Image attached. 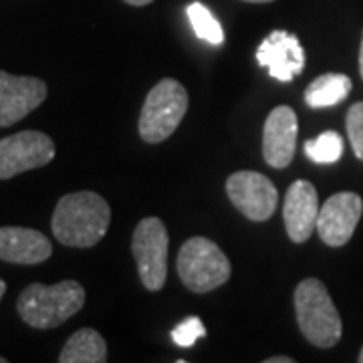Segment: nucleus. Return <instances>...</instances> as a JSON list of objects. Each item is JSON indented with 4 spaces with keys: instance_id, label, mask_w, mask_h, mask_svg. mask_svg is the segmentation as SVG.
Instances as JSON below:
<instances>
[{
    "instance_id": "obj_1",
    "label": "nucleus",
    "mask_w": 363,
    "mask_h": 363,
    "mask_svg": "<svg viewBox=\"0 0 363 363\" xmlns=\"http://www.w3.org/2000/svg\"><path fill=\"white\" fill-rule=\"evenodd\" d=\"M111 208L95 192H73L63 196L52 214L55 238L65 247H95L109 228Z\"/></svg>"
},
{
    "instance_id": "obj_2",
    "label": "nucleus",
    "mask_w": 363,
    "mask_h": 363,
    "mask_svg": "<svg viewBox=\"0 0 363 363\" xmlns=\"http://www.w3.org/2000/svg\"><path fill=\"white\" fill-rule=\"evenodd\" d=\"M85 305V289L77 281L57 285L33 283L21 293L16 311L26 325L35 329H52L77 315Z\"/></svg>"
},
{
    "instance_id": "obj_3",
    "label": "nucleus",
    "mask_w": 363,
    "mask_h": 363,
    "mask_svg": "<svg viewBox=\"0 0 363 363\" xmlns=\"http://www.w3.org/2000/svg\"><path fill=\"white\" fill-rule=\"evenodd\" d=\"M295 313L303 337L315 347L337 345L343 325L327 286L319 279H305L295 289Z\"/></svg>"
},
{
    "instance_id": "obj_4",
    "label": "nucleus",
    "mask_w": 363,
    "mask_h": 363,
    "mask_svg": "<svg viewBox=\"0 0 363 363\" xmlns=\"http://www.w3.org/2000/svg\"><path fill=\"white\" fill-rule=\"evenodd\" d=\"M188 111V91L176 79H162L147 93L140 113V135L145 143H162L178 130Z\"/></svg>"
},
{
    "instance_id": "obj_5",
    "label": "nucleus",
    "mask_w": 363,
    "mask_h": 363,
    "mask_svg": "<svg viewBox=\"0 0 363 363\" xmlns=\"http://www.w3.org/2000/svg\"><path fill=\"white\" fill-rule=\"evenodd\" d=\"M230 260L220 247L204 236H194L182 245L178 252V274L186 289L208 293L230 279Z\"/></svg>"
},
{
    "instance_id": "obj_6",
    "label": "nucleus",
    "mask_w": 363,
    "mask_h": 363,
    "mask_svg": "<svg viewBox=\"0 0 363 363\" xmlns=\"http://www.w3.org/2000/svg\"><path fill=\"white\" fill-rule=\"evenodd\" d=\"M168 230L166 224L156 218H143L135 226L131 250L138 262L142 285L147 291H160L168 277Z\"/></svg>"
},
{
    "instance_id": "obj_7",
    "label": "nucleus",
    "mask_w": 363,
    "mask_h": 363,
    "mask_svg": "<svg viewBox=\"0 0 363 363\" xmlns=\"http://www.w3.org/2000/svg\"><path fill=\"white\" fill-rule=\"evenodd\" d=\"M55 157V142L35 130L13 133L0 140V180H11L28 169L43 168Z\"/></svg>"
},
{
    "instance_id": "obj_8",
    "label": "nucleus",
    "mask_w": 363,
    "mask_h": 363,
    "mask_svg": "<svg viewBox=\"0 0 363 363\" xmlns=\"http://www.w3.org/2000/svg\"><path fill=\"white\" fill-rule=\"evenodd\" d=\"M226 194L236 210H240L248 220L264 222L277 210L279 192L264 174L259 172H234L226 180Z\"/></svg>"
},
{
    "instance_id": "obj_9",
    "label": "nucleus",
    "mask_w": 363,
    "mask_h": 363,
    "mask_svg": "<svg viewBox=\"0 0 363 363\" xmlns=\"http://www.w3.org/2000/svg\"><path fill=\"white\" fill-rule=\"evenodd\" d=\"M49 95L39 77H23L0 71V128H11L33 113Z\"/></svg>"
},
{
    "instance_id": "obj_10",
    "label": "nucleus",
    "mask_w": 363,
    "mask_h": 363,
    "mask_svg": "<svg viewBox=\"0 0 363 363\" xmlns=\"http://www.w3.org/2000/svg\"><path fill=\"white\" fill-rule=\"evenodd\" d=\"M363 200L355 192L333 194L319 210L317 233L325 245L343 247L351 240L357 224L362 220Z\"/></svg>"
},
{
    "instance_id": "obj_11",
    "label": "nucleus",
    "mask_w": 363,
    "mask_h": 363,
    "mask_svg": "<svg viewBox=\"0 0 363 363\" xmlns=\"http://www.w3.org/2000/svg\"><path fill=\"white\" fill-rule=\"evenodd\" d=\"M257 61L277 81L289 83L303 73L305 51L295 35L286 30H272L257 49Z\"/></svg>"
},
{
    "instance_id": "obj_12",
    "label": "nucleus",
    "mask_w": 363,
    "mask_h": 363,
    "mask_svg": "<svg viewBox=\"0 0 363 363\" xmlns=\"http://www.w3.org/2000/svg\"><path fill=\"white\" fill-rule=\"evenodd\" d=\"M297 113L289 105L274 107L262 131V156L271 168H286L297 147Z\"/></svg>"
},
{
    "instance_id": "obj_13",
    "label": "nucleus",
    "mask_w": 363,
    "mask_h": 363,
    "mask_svg": "<svg viewBox=\"0 0 363 363\" xmlns=\"http://www.w3.org/2000/svg\"><path fill=\"white\" fill-rule=\"evenodd\" d=\"M319 196L311 182L297 180L289 186L285 196L283 218L289 238L293 242H307L311 238L313 230H317L319 218Z\"/></svg>"
},
{
    "instance_id": "obj_14",
    "label": "nucleus",
    "mask_w": 363,
    "mask_h": 363,
    "mask_svg": "<svg viewBox=\"0 0 363 363\" xmlns=\"http://www.w3.org/2000/svg\"><path fill=\"white\" fill-rule=\"evenodd\" d=\"M52 255L49 238L23 226H0V260L14 264H39Z\"/></svg>"
},
{
    "instance_id": "obj_15",
    "label": "nucleus",
    "mask_w": 363,
    "mask_h": 363,
    "mask_svg": "<svg viewBox=\"0 0 363 363\" xmlns=\"http://www.w3.org/2000/svg\"><path fill=\"white\" fill-rule=\"evenodd\" d=\"M61 363H105L107 345L105 339L91 327H83L67 339L59 355Z\"/></svg>"
},
{
    "instance_id": "obj_16",
    "label": "nucleus",
    "mask_w": 363,
    "mask_h": 363,
    "mask_svg": "<svg viewBox=\"0 0 363 363\" xmlns=\"http://www.w3.org/2000/svg\"><path fill=\"white\" fill-rule=\"evenodd\" d=\"M351 79L343 73H325L313 79L305 91V101L313 109H325L341 104L351 93Z\"/></svg>"
},
{
    "instance_id": "obj_17",
    "label": "nucleus",
    "mask_w": 363,
    "mask_h": 363,
    "mask_svg": "<svg viewBox=\"0 0 363 363\" xmlns=\"http://www.w3.org/2000/svg\"><path fill=\"white\" fill-rule=\"evenodd\" d=\"M186 14L190 18V25L194 28L196 37L206 40L210 45H222L224 43V30L222 25L216 21V16L208 11L202 2H192L188 4Z\"/></svg>"
},
{
    "instance_id": "obj_18",
    "label": "nucleus",
    "mask_w": 363,
    "mask_h": 363,
    "mask_svg": "<svg viewBox=\"0 0 363 363\" xmlns=\"http://www.w3.org/2000/svg\"><path fill=\"white\" fill-rule=\"evenodd\" d=\"M305 156L315 164H335L343 156V138L337 131H325L305 142Z\"/></svg>"
},
{
    "instance_id": "obj_19",
    "label": "nucleus",
    "mask_w": 363,
    "mask_h": 363,
    "mask_svg": "<svg viewBox=\"0 0 363 363\" xmlns=\"http://www.w3.org/2000/svg\"><path fill=\"white\" fill-rule=\"evenodd\" d=\"M169 335H172L176 345L192 347L198 339H202L206 335V329H204V323L200 321V317H188L180 325H176Z\"/></svg>"
},
{
    "instance_id": "obj_20",
    "label": "nucleus",
    "mask_w": 363,
    "mask_h": 363,
    "mask_svg": "<svg viewBox=\"0 0 363 363\" xmlns=\"http://www.w3.org/2000/svg\"><path fill=\"white\" fill-rule=\"evenodd\" d=\"M345 128H347V138L353 147V154L363 162V101L351 105L345 119Z\"/></svg>"
},
{
    "instance_id": "obj_21",
    "label": "nucleus",
    "mask_w": 363,
    "mask_h": 363,
    "mask_svg": "<svg viewBox=\"0 0 363 363\" xmlns=\"http://www.w3.org/2000/svg\"><path fill=\"white\" fill-rule=\"evenodd\" d=\"M264 363H295V359L293 357H285V355H274V357L264 359Z\"/></svg>"
},
{
    "instance_id": "obj_22",
    "label": "nucleus",
    "mask_w": 363,
    "mask_h": 363,
    "mask_svg": "<svg viewBox=\"0 0 363 363\" xmlns=\"http://www.w3.org/2000/svg\"><path fill=\"white\" fill-rule=\"evenodd\" d=\"M123 2H128L131 6H145V4H152L154 0H123Z\"/></svg>"
},
{
    "instance_id": "obj_23",
    "label": "nucleus",
    "mask_w": 363,
    "mask_h": 363,
    "mask_svg": "<svg viewBox=\"0 0 363 363\" xmlns=\"http://www.w3.org/2000/svg\"><path fill=\"white\" fill-rule=\"evenodd\" d=\"M359 73L363 79V35H362V45H359Z\"/></svg>"
},
{
    "instance_id": "obj_24",
    "label": "nucleus",
    "mask_w": 363,
    "mask_h": 363,
    "mask_svg": "<svg viewBox=\"0 0 363 363\" xmlns=\"http://www.w3.org/2000/svg\"><path fill=\"white\" fill-rule=\"evenodd\" d=\"M4 293H6V283H4V281L0 279V298L4 297Z\"/></svg>"
},
{
    "instance_id": "obj_25",
    "label": "nucleus",
    "mask_w": 363,
    "mask_h": 363,
    "mask_svg": "<svg viewBox=\"0 0 363 363\" xmlns=\"http://www.w3.org/2000/svg\"><path fill=\"white\" fill-rule=\"evenodd\" d=\"M245 2H252V4H264V2H272V0H245Z\"/></svg>"
},
{
    "instance_id": "obj_26",
    "label": "nucleus",
    "mask_w": 363,
    "mask_h": 363,
    "mask_svg": "<svg viewBox=\"0 0 363 363\" xmlns=\"http://www.w3.org/2000/svg\"><path fill=\"white\" fill-rule=\"evenodd\" d=\"M357 362L363 363V347H362V351H359V357H357Z\"/></svg>"
},
{
    "instance_id": "obj_27",
    "label": "nucleus",
    "mask_w": 363,
    "mask_h": 363,
    "mask_svg": "<svg viewBox=\"0 0 363 363\" xmlns=\"http://www.w3.org/2000/svg\"><path fill=\"white\" fill-rule=\"evenodd\" d=\"M0 363H6V359H4V357H0Z\"/></svg>"
}]
</instances>
